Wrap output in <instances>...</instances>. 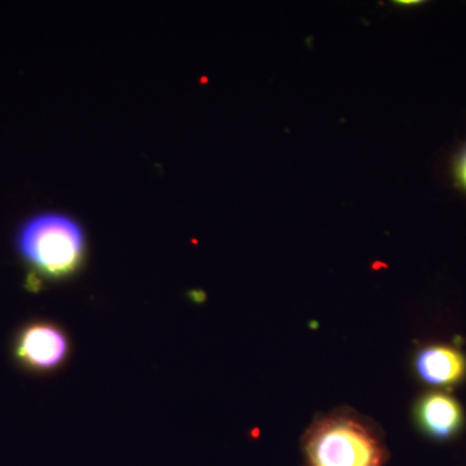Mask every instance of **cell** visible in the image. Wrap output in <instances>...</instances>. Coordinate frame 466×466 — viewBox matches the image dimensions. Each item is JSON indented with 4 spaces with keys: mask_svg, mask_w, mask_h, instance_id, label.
<instances>
[{
    "mask_svg": "<svg viewBox=\"0 0 466 466\" xmlns=\"http://www.w3.org/2000/svg\"><path fill=\"white\" fill-rule=\"evenodd\" d=\"M306 466H383L385 443L372 422L352 410L321 416L303 437Z\"/></svg>",
    "mask_w": 466,
    "mask_h": 466,
    "instance_id": "cell-1",
    "label": "cell"
},
{
    "mask_svg": "<svg viewBox=\"0 0 466 466\" xmlns=\"http://www.w3.org/2000/svg\"><path fill=\"white\" fill-rule=\"evenodd\" d=\"M67 350L64 333L46 321L26 324L14 341V358L18 366L35 373L56 370L66 360Z\"/></svg>",
    "mask_w": 466,
    "mask_h": 466,
    "instance_id": "cell-3",
    "label": "cell"
},
{
    "mask_svg": "<svg viewBox=\"0 0 466 466\" xmlns=\"http://www.w3.org/2000/svg\"><path fill=\"white\" fill-rule=\"evenodd\" d=\"M416 421L426 434L435 440H449L462 424V410L458 401L441 392H431L419 400Z\"/></svg>",
    "mask_w": 466,
    "mask_h": 466,
    "instance_id": "cell-4",
    "label": "cell"
},
{
    "mask_svg": "<svg viewBox=\"0 0 466 466\" xmlns=\"http://www.w3.org/2000/svg\"><path fill=\"white\" fill-rule=\"evenodd\" d=\"M455 174L460 186L466 192V147L461 150L458 161H456Z\"/></svg>",
    "mask_w": 466,
    "mask_h": 466,
    "instance_id": "cell-6",
    "label": "cell"
},
{
    "mask_svg": "<svg viewBox=\"0 0 466 466\" xmlns=\"http://www.w3.org/2000/svg\"><path fill=\"white\" fill-rule=\"evenodd\" d=\"M417 376L433 386H451L461 381L466 375V359L459 350L434 345L417 352Z\"/></svg>",
    "mask_w": 466,
    "mask_h": 466,
    "instance_id": "cell-5",
    "label": "cell"
},
{
    "mask_svg": "<svg viewBox=\"0 0 466 466\" xmlns=\"http://www.w3.org/2000/svg\"><path fill=\"white\" fill-rule=\"evenodd\" d=\"M21 258L36 274L61 279L73 274L85 254V235L69 217L46 213L30 218L17 235Z\"/></svg>",
    "mask_w": 466,
    "mask_h": 466,
    "instance_id": "cell-2",
    "label": "cell"
}]
</instances>
